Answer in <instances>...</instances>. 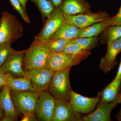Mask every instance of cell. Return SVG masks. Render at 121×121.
<instances>
[{"instance_id":"e575fe53","label":"cell","mask_w":121,"mask_h":121,"mask_svg":"<svg viewBox=\"0 0 121 121\" xmlns=\"http://www.w3.org/2000/svg\"><path fill=\"white\" fill-rule=\"evenodd\" d=\"M4 111L3 108L0 105V119L4 116Z\"/></svg>"},{"instance_id":"6da1fadb","label":"cell","mask_w":121,"mask_h":121,"mask_svg":"<svg viewBox=\"0 0 121 121\" xmlns=\"http://www.w3.org/2000/svg\"><path fill=\"white\" fill-rule=\"evenodd\" d=\"M91 55L89 51L77 54L50 51L45 67L54 72L62 70L79 64Z\"/></svg>"},{"instance_id":"7402d4cb","label":"cell","mask_w":121,"mask_h":121,"mask_svg":"<svg viewBox=\"0 0 121 121\" xmlns=\"http://www.w3.org/2000/svg\"><path fill=\"white\" fill-rule=\"evenodd\" d=\"M36 5L41 12L43 20L50 16L56 7L51 1L48 0H31Z\"/></svg>"},{"instance_id":"9c48e42d","label":"cell","mask_w":121,"mask_h":121,"mask_svg":"<svg viewBox=\"0 0 121 121\" xmlns=\"http://www.w3.org/2000/svg\"><path fill=\"white\" fill-rule=\"evenodd\" d=\"M66 22L79 28L82 29L93 24L109 19L111 17L105 12H92L75 15L64 14Z\"/></svg>"},{"instance_id":"cb8c5ba5","label":"cell","mask_w":121,"mask_h":121,"mask_svg":"<svg viewBox=\"0 0 121 121\" xmlns=\"http://www.w3.org/2000/svg\"><path fill=\"white\" fill-rule=\"evenodd\" d=\"M73 39H60L50 41L46 43L50 51L55 52L63 51L65 46Z\"/></svg>"},{"instance_id":"4316f807","label":"cell","mask_w":121,"mask_h":121,"mask_svg":"<svg viewBox=\"0 0 121 121\" xmlns=\"http://www.w3.org/2000/svg\"><path fill=\"white\" fill-rule=\"evenodd\" d=\"M13 8L17 11L24 22L27 23H30V20L27 13L25 12L19 0H9Z\"/></svg>"},{"instance_id":"7c38bea8","label":"cell","mask_w":121,"mask_h":121,"mask_svg":"<svg viewBox=\"0 0 121 121\" xmlns=\"http://www.w3.org/2000/svg\"><path fill=\"white\" fill-rule=\"evenodd\" d=\"M99 98V95L96 97H86L72 90L69 101L76 112L80 114H87L94 110Z\"/></svg>"},{"instance_id":"3957f363","label":"cell","mask_w":121,"mask_h":121,"mask_svg":"<svg viewBox=\"0 0 121 121\" xmlns=\"http://www.w3.org/2000/svg\"><path fill=\"white\" fill-rule=\"evenodd\" d=\"M50 51L46 44L35 40L30 47L25 51L23 66L25 69H37L45 67Z\"/></svg>"},{"instance_id":"d6986e66","label":"cell","mask_w":121,"mask_h":121,"mask_svg":"<svg viewBox=\"0 0 121 121\" xmlns=\"http://www.w3.org/2000/svg\"><path fill=\"white\" fill-rule=\"evenodd\" d=\"M121 82V79L113 80L98 95L101 100L106 102L110 103L114 101L117 99Z\"/></svg>"},{"instance_id":"4dcf8cb0","label":"cell","mask_w":121,"mask_h":121,"mask_svg":"<svg viewBox=\"0 0 121 121\" xmlns=\"http://www.w3.org/2000/svg\"><path fill=\"white\" fill-rule=\"evenodd\" d=\"M56 6V7L60 6L62 4L64 0H51Z\"/></svg>"},{"instance_id":"44dd1931","label":"cell","mask_w":121,"mask_h":121,"mask_svg":"<svg viewBox=\"0 0 121 121\" xmlns=\"http://www.w3.org/2000/svg\"><path fill=\"white\" fill-rule=\"evenodd\" d=\"M121 37V25H111L102 33L100 41L107 46Z\"/></svg>"},{"instance_id":"8d00e7d4","label":"cell","mask_w":121,"mask_h":121,"mask_svg":"<svg viewBox=\"0 0 121 121\" xmlns=\"http://www.w3.org/2000/svg\"><path fill=\"white\" fill-rule=\"evenodd\" d=\"M117 120H118V121H121V118H119V119H118Z\"/></svg>"},{"instance_id":"83f0119b","label":"cell","mask_w":121,"mask_h":121,"mask_svg":"<svg viewBox=\"0 0 121 121\" xmlns=\"http://www.w3.org/2000/svg\"><path fill=\"white\" fill-rule=\"evenodd\" d=\"M111 25H121V5L117 15L110 19Z\"/></svg>"},{"instance_id":"d590c367","label":"cell","mask_w":121,"mask_h":121,"mask_svg":"<svg viewBox=\"0 0 121 121\" xmlns=\"http://www.w3.org/2000/svg\"><path fill=\"white\" fill-rule=\"evenodd\" d=\"M115 118L117 119L121 118V108L120 111H119V112L117 114L116 117H115Z\"/></svg>"},{"instance_id":"5bb4252c","label":"cell","mask_w":121,"mask_h":121,"mask_svg":"<svg viewBox=\"0 0 121 121\" xmlns=\"http://www.w3.org/2000/svg\"><path fill=\"white\" fill-rule=\"evenodd\" d=\"M116 105L114 101L108 103L101 100L97 104L96 109L83 117L82 121H110L111 112Z\"/></svg>"},{"instance_id":"ac0fdd59","label":"cell","mask_w":121,"mask_h":121,"mask_svg":"<svg viewBox=\"0 0 121 121\" xmlns=\"http://www.w3.org/2000/svg\"><path fill=\"white\" fill-rule=\"evenodd\" d=\"M6 85L11 91H35L30 81L25 77L15 78L9 74H5Z\"/></svg>"},{"instance_id":"74e56055","label":"cell","mask_w":121,"mask_h":121,"mask_svg":"<svg viewBox=\"0 0 121 121\" xmlns=\"http://www.w3.org/2000/svg\"><path fill=\"white\" fill-rule=\"evenodd\" d=\"M1 21V19H0V25Z\"/></svg>"},{"instance_id":"52a82bcc","label":"cell","mask_w":121,"mask_h":121,"mask_svg":"<svg viewBox=\"0 0 121 121\" xmlns=\"http://www.w3.org/2000/svg\"><path fill=\"white\" fill-rule=\"evenodd\" d=\"M24 77L30 81L35 91L47 90L54 72L47 68L25 69Z\"/></svg>"},{"instance_id":"603a6c76","label":"cell","mask_w":121,"mask_h":121,"mask_svg":"<svg viewBox=\"0 0 121 121\" xmlns=\"http://www.w3.org/2000/svg\"><path fill=\"white\" fill-rule=\"evenodd\" d=\"M71 41L78 44L86 51H89L97 46L98 39L97 37H78Z\"/></svg>"},{"instance_id":"484cf974","label":"cell","mask_w":121,"mask_h":121,"mask_svg":"<svg viewBox=\"0 0 121 121\" xmlns=\"http://www.w3.org/2000/svg\"><path fill=\"white\" fill-rule=\"evenodd\" d=\"M87 51L77 44L72 41H70L67 44L62 52L70 54H80Z\"/></svg>"},{"instance_id":"5b68a950","label":"cell","mask_w":121,"mask_h":121,"mask_svg":"<svg viewBox=\"0 0 121 121\" xmlns=\"http://www.w3.org/2000/svg\"><path fill=\"white\" fill-rule=\"evenodd\" d=\"M40 92L32 91H14L11 95L15 109L24 115H36V106Z\"/></svg>"},{"instance_id":"8992f818","label":"cell","mask_w":121,"mask_h":121,"mask_svg":"<svg viewBox=\"0 0 121 121\" xmlns=\"http://www.w3.org/2000/svg\"><path fill=\"white\" fill-rule=\"evenodd\" d=\"M65 22L64 14L60 6L56 7L50 16L47 18L40 32L36 36L35 40L42 43H47L59 28Z\"/></svg>"},{"instance_id":"7a4b0ae2","label":"cell","mask_w":121,"mask_h":121,"mask_svg":"<svg viewBox=\"0 0 121 121\" xmlns=\"http://www.w3.org/2000/svg\"><path fill=\"white\" fill-rule=\"evenodd\" d=\"M0 25V44L5 42H15L22 37L23 28L15 15L9 12H2Z\"/></svg>"},{"instance_id":"e0dca14e","label":"cell","mask_w":121,"mask_h":121,"mask_svg":"<svg viewBox=\"0 0 121 121\" xmlns=\"http://www.w3.org/2000/svg\"><path fill=\"white\" fill-rule=\"evenodd\" d=\"M81 29H82L77 27L71 24L65 22L59 28L47 43L57 39H73L78 38Z\"/></svg>"},{"instance_id":"f1b7e54d","label":"cell","mask_w":121,"mask_h":121,"mask_svg":"<svg viewBox=\"0 0 121 121\" xmlns=\"http://www.w3.org/2000/svg\"><path fill=\"white\" fill-rule=\"evenodd\" d=\"M37 118L36 115H24L21 121H37Z\"/></svg>"},{"instance_id":"30bf717a","label":"cell","mask_w":121,"mask_h":121,"mask_svg":"<svg viewBox=\"0 0 121 121\" xmlns=\"http://www.w3.org/2000/svg\"><path fill=\"white\" fill-rule=\"evenodd\" d=\"M25 51L13 50L5 62L0 67V72L4 74H10L14 77H24L25 71L23 68V62Z\"/></svg>"},{"instance_id":"ba28073f","label":"cell","mask_w":121,"mask_h":121,"mask_svg":"<svg viewBox=\"0 0 121 121\" xmlns=\"http://www.w3.org/2000/svg\"><path fill=\"white\" fill-rule=\"evenodd\" d=\"M56 100L48 91L40 92L35 111L39 121H52Z\"/></svg>"},{"instance_id":"d4e9b609","label":"cell","mask_w":121,"mask_h":121,"mask_svg":"<svg viewBox=\"0 0 121 121\" xmlns=\"http://www.w3.org/2000/svg\"><path fill=\"white\" fill-rule=\"evenodd\" d=\"M11 43L5 42L0 44V67L5 62L11 52L13 50Z\"/></svg>"},{"instance_id":"d6a6232c","label":"cell","mask_w":121,"mask_h":121,"mask_svg":"<svg viewBox=\"0 0 121 121\" xmlns=\"http://www.w3.org/2000/svg\"><path fill=\"white\" fill-rule=\"evenodd\" d=\"M21 4L22 5V7L24 9L25 12L27 13V11L26 10V5L27 2L28 0H19Z\"/></svg>"},{"instance_id":"1f68e13d","label":"cell","mask_w":121,"mask_h":121,"mask_svg":"<svg viewBox=\"0 0 121 121\" xmlns=\"http://www.w3.org/2000/svg\"><path fill=\"white\" fill-rule=\"evenodd\" d=\"M120 79H121V60L117 75L114 80H117Z\"/></svg>"},{"instance_id":"4fadbf2b","label":"cell","mask_w":121,"mask_h":121,"mask_svg":"<svg viewBox=\"0 0 121 121\" xmlns=\"http://www.w3.org/2000/svg\"><path fill=\"white\" fill-rule=\"evenodd\" d=\"M121 52V37L107 46L106 54L100 60L99 67L104 73H107L113 68L117 56Z\"/></svg>"},{"instance_id":"ffe728a7","label":"cell","mask_w":121,"mask_h":121,"mask_svg":"<svg viewBox=\"0 0 121 121\" xmlns=\"http://www.w3.org/2000/svg\"><path fill=\"white\" fill-rule=\"evenodd\" d=\"M110 19L95 23L82 29L78 37H97L110 26Z\"/></svg>"},{"instance_id":"277c9868","label":"cell","mask_w":121,"mask_h":121,"mask_svg":"<svg viewBox=\"0 0 121 121\" xmlns=\"http://www.w3.org/2000/svg\"><path fill=\"white\" fill-rule=\"evenodd\" d=\"M71 68L54 72L48 90L56 99L70 101L72 91L69 80Z\"/></svg>"},{"instance_id":"9a60e30c","label":"cell","mask_w":121,"mask_h":121,"mask_svg":"<svg viewBox=\"0 0 121 121\" xmlns=\"http://www.w3.org/2000/svg\"><path fill=\"white\" fill-rule=\"evenodd\" d=\"M0 105L4 111L2 121H13L16 120L18 113L14 107L11 95V90L7 85L3 86L0 93Z\"/></svg>"},{"instance_id":"f546056e","label":"cell","mask_w":121,"mask_h":121,"mask_svg":"<svg viewBox=\"0 0 121 121\" xmlns=\"http://www.w3.org/2000/svg\"><path fill=\"white\" fill-rule=\"evenodd\" d=\"M6 84L5 75L0 72V87Z\"/></svg>"},{"instance_id":"8fae6325","label":"cell","mask_w":121,"mask_h":121,"mask_svg":"<svg viewBox=\"0 0 121 121\" xmlns=\"http://www.w3.org/2000/svg\"><path fill=\"white\" fill-rule=\"evenodd\" d=\"M83 117L74 110L70 101L56 99L52 121H82Z\"/></svg>"},{"instance_id":"2e32d148","label":"cell","mask_w":121,"mask_h":121,"mask_svg":"<svg viewBox=\"0 0 121 121\" xmlns=\"http://www.w3.org/2000/svg\"><path fill=\"white\" fill-rule=\"evenodd\" d=\"M60 6L65 15H78L91 12L89 5L84 0H64Z\"/></svg>"},{"instance_id":"836d02e7","label":"cell","mask_w":121,"mask_h":121,"mask_svg":"<svg viewBox=\"0 0 121 121\" xmlns=\"http://www.w3.org/2000/svg\"><path fill=\"white\" fill-rule=\"evenodd\" d=\"M117 105V104H121V93L118 95L117 99L114 101Z\"/></svg>"}]
</instances>
